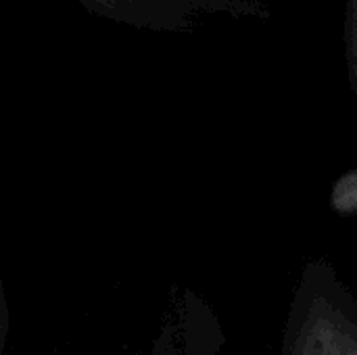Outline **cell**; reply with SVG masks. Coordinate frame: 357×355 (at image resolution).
<instances>
[{"instance_id":"1","label":"cell","mask_w":357,"mask_h":355,"mask_svg":"<svg viewBox=\"0 0 357 355\" xmlns=\"http://www.w3.org/2000/svg\"><path fill=\"white\" fill-rule=\"evenodd\" d=\"M343 42H345V65L351 90L357 96V0H347L345 4V27H343Z\"/></svg>"},{"instance_id":"2","label":"cell","mask_w":357,"mask_h":355,"mask_svg":"<svg viewBox=\"0 0 357 355\" xmlns=\"http://www.w3.org/2000/svg\"><path fill=\"white\" fill-rule=\"evenodd\" d=\"M331 201H333V207L343 216L357 213V169L347 172L345 176L337 180Z\"/></svg>"}]
</instances>
